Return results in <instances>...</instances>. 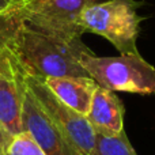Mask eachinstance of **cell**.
<instances>
[{"instance_id": "1", "label": "cell", "mask_w": 155, "mask_h": 155, "mask_svg": "<svg viewBox=\"0 0 155 155\" xmlns=\"http://www.w3.org/2000/svg\"><path fill=\"white\" fill-rule=\"evenodd\" d=\"M19 12V11H18ZM8 45L27 75L46 78H90L80 64L83 54L94 53L80 40H64L25 25L18 18Z\"/></svg>"}, {"instance_id": "2", "label": "cell", "mask_w": 155, "mask_h": 155, "mask_svg": "<svg viewBox=\"0 0 155 155\" xmlns=\"http://www.w3.org/2000/svg\"><path fill=\"white\" fill-rule=\"evenodd\" d=\"M142 2L106 0L88 5L82 14L80 26L84 33L106 38L121 54H140L137 37L144 16L137 14Z\"/></svg>"}, {"instance_id": "3", "label": "cell", "mask_w": 155, "mask_h": 155, "mask_svg": "<svg viewBox=\"0 0 155 155\" xmlns=\"http://www.w3.org/2000/svg\"><path fill=\"white\" fill-rule=\"evenodd\" d=\"M80 64L91 79L112 91L155 95V67L140 54L95 56L83 54Z\"/></svg>"}, {"instance_id": "4", "label": "cell", "mask_w": 155, "mask_h": 155, "mask_svg": "<svg viewBox=\"0 0 155 155\" xmlns=\"http://www.w3.org/2000/svg\"><path fill=\"white\" fill-rule=\"evenodd\" d=\"M98 0H25L19 16L25 25L64 40H80L82 14Z\"/></svg>"}, {"instance_id": "5", "label": "cell", "mask_w": 155, "mask_h": 155, "mask_svg": "<svg viewBox=\"0 0 155 155\" xmlns=\"http://www.w3.org/2000/svg\"><path fill=\"white\" fill-rule=\"evenodd\" d=\"M27 87L31 90L38 104L52 118L61 134L80 155H93L95 144V131L86 116L60 102L45 86L41 78L27 75Z\"/></svg>"}, {"instance_id": "6", "label": "cell", "mask_w": 155, "mask_h": 155, "mask_svg": "<svg viewBox=\"0 0 155 155\" xmlns=\"http://www.w3.org/2000/svg\"><path fill=\"white\" fill-rule=\"evenodd\" d=\"M26 76V71L7 42L0 49V124L11 136L23 132L22 107Z\"/></svg>"}, {"instance_id": "7", "label": "cell", "mask_w": 155, "mask_h": 155, "mask_svg": "<svg viewBox=\"0 0 155 155\" xmlns=\"http://www.w3.org/2000/svg\"><path fill=\"white\" fill-rule=\"evenodd\" d=\"M22 127L46 155H80L41 107L27 83L22 107Z\"/></svg>"}, {"instance_id": "8", "label": "cell", "mask_w": 155, "mask_h": 155, "mask_svg": "<svg viewBox=\"0 0 155 155\" xmlns=\"http://www.w3.org/2000/svg\"><path fill=\"white\" fill-rule=\"evenodd\" d=\"M86 118L97 134H118L124 131V106L114 91L97 86Z\"/></svg>"}, {"instance_id": "9", "label": "cell", "mask_w": 155, "mask_h": 155, "mask_svg": "<svg viewBox=\"0 0 155 155\" xmlns=\"http://www.w3.org/2000/svg\"><path fill=\"white\" fill-rule=\"evenodd\" d=\"M51 93L78 113L86 116L90 110L91 101L97 90V83L91 78L60 76L42 79Z\"/></svg>"}, {"instance_id": "10", "label": "cell", "mask_w": 155, "mask_h": 155, "mask_svg": "<svg viewBox=\"0 0 155 155\" xmlns=\"http://www.w3.org/2000/svg\"><path fill=\"white\" fill-rule=\"evenodd\" d=\"M93 155H137L125 131L118 134H97Z\"/></svg>"}, {"instance_id": "11", "label": "cell", "mask_w": 155, "mask_h": 155, "mask_svg": "<svg viewBox=\"0 0 155 155\" xmlns=\"http://www.w3.org/2000/svg\"><path fill=\"white\" fill-rule=\"evenodd\" d=\"M4 155H46L29 132L23 131L10 139Z\"/></svg>"}, {"instance_id": "12", "label": "cell", "mask_w": 155, "mask_h": 155, "mask_svg": "<svg viewBox=\"0 0 155 155\" xmlns=\"http://www.w3.org/2000/svg\"><path fill=\"white\" fill-rule=\"evenodd\" d=\"M23 2L25 0H0V15L16 10Z\"/></svg>"}, {"instance_id": "13", "label": "cell", "mask_w": 155, "mask_h": 155, "mask_svg": "<svg viewBox=\"0 0 155 155\" xmlns=\"http://www.w3.org/2000/svg\"><path fill=\"white\" fill-rule=\"evenodd\" d=\"M11 137L12 136H11V135L4 129V127L0 124V155L5 154V148H7Z\"/></svg>"}]
</instances>
